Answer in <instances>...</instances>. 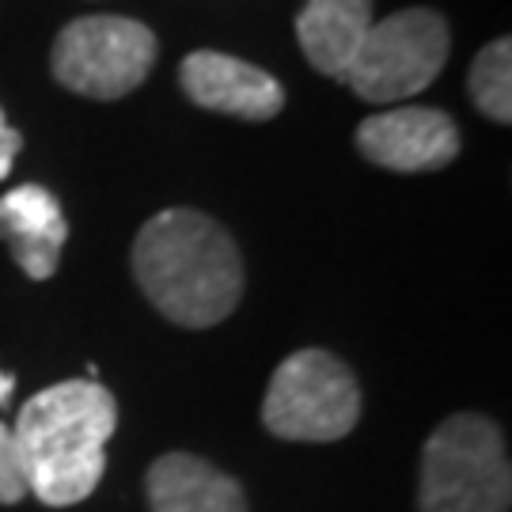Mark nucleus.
<instances>
[{"mask_svg":"<svg viewBox=\"0 0 512 512\" xmlns=\"http://www.w3.org/2000/svg\"><path fill=\"white\" fill-rule=\"evenodd\" d=\"M133 277L171 323H224L243 296V258L232 236L198 209H164L133 243Z\"/></svg>","mask_w":512,"mask_h":512,"instance_id":"obj_1","label":"nucleus"},{"mask_svg":"<svg viewBox=\"0 0 512 512\" xmlns=\"http://www.w3.org/2000/svg\"><path fill=\"white\" fill-rule=\"evenodd\" d=\"M114 425V395L95 380H65L27 399L12 429L27 490L54 509L92 497L107 471V440Z\"/></svg>","mask_w":512,"mask_h":512,"instance_id":"obj_2","label":"nucleus"},{"mask_svg":"<svg viewBox=\"0 0 512 512\" xmlns=\"http://www.w3.org/2000/svg\"><path fill=\"white\" fill-rule=\"evenodd\" d=\"M512 467L505 437L482 414H456L425 440L421 512H509Z\"/></svg>","mask_w":512,"mask_h":512,"instance_id":"obj_3","label":"nucleus"},{"mask_svg":"<svg viewBox=\"0 0 512 512\" xmlns=\"http://www.w3.org/2000/svg\"><path fill=\"white\" fill-rule=\"evenodd\" d=\"M448 61V23L429 8H406L368 27L346 65V88L365 103H406L425 92Z\"/></svg>","mask_w":512,"mask_h":512,"instance_id":"obj_4","label":"nucleus"},{"mask_svg":"<svg viewBox=\"0 0 512 512\" xmlns=\"http://www.w3.org/2000/svg\"><path fill=\"white\" fill-rule=\"evenodd\" d=\"M361 418L357 380L327 349H300L277 365L262 421L281 440H342Z\"/></svg>","mask_w":512,"mask_h":512,"instance_id":"obj_5","label":"nucleus"},{"mask_svg":"<svg viewBox=\"0 0 512 512\" xmlns=\"http://www.w3.org/2000/svg\"><path fill=\"white\" fill-rule=\"evenodd\" d=\"M54 76L88 99H122L145 84L156 65V35L126 16H84L61 27L54 42Z\"/></svg>","mask_w":512,"mask_h":512,"instance_id":"obj_6","label":"nucleus"},{"mask_svg":"<svg viewBox=\"0 0 512 512\" xmlns=\"http://www.w3.org/2000/svg\"><path fill=\"white\" fill-rule=\"evenodd\" d=\"M357 148L368 164L387 171H437L459 156V129L444 110L395 107L361 122Z\"/></svg>","mask_w":512,"mask_h":512,"instance_id":"obj_7","label":"nucleus"},{"mask_svg":"<svg viewBox=\"0 0 512 512\" xmlns=\"http://www.w3.org/2000/svg\"><path fill=\"white\" fill-rule=\"evenodd\" d=\"M179 84L198 107L243 122H270L285 107V88L266 69L217 50L186 54L179 65Z\"/></svg>","mask_w":512,"mask_h":512,"instance_id":"obj_8","label":"nucleus"},{"mask_svg":"<svg viewBox=\"0 0 512 512\" xmlns=\"http://www.w3.org/2000/svg\"><path fill=\"white\" fill-rule=\"evenodd\" d=\"M65 239L69 224L46 186L27 183L0 198V243L12 251L19 270L31 281H46L57 274Z\"/></svg>","mask_w":512,"mask_h":512,"instance_id":"obj_9","label":"nucleus"},{"mask_svg":"<svg viewBox=\"0 0 512 512\" xmlns=\"http://www.w3.org/2000/svg\"><path fill=\"white\" fill-rule=\"evenodd\" d=\"M152 512H247V494L209 459L171 452L148 467Z\"/></svg>","mask_w":512,"mask_h":512,"instance_id":"obj_10","label":"nucleus"},{"mask_svg":"<svg viewBox=\"0 0 512 512\" xmlns=\"http://www.w3.org/2000/svg\"><path fill=\"white\" fill-rule=\"evenodd\" d=\"M368 27H372V0H308L304 12L296 16V38L311 69L334 80H342L357 46L365 42Z\"/></svg>","mask_w":512,"mask_h":512,"instance_id":"obj_11","label":"nucleus"},{"mask_svg":"<svg viewBox=\"0 0 512 512\" xmlns=\"http://www.w3.org/2000/svg\"><path fill=\"white\" fill-rule=\"evenodd\" d=\"M467 88L475 107L497 122V126H509L512 122V42L509 38H497L490 42L471 65L467 76Z\"/></svg>","mask_w":512,"mask_h":512,"instance_id":"obj_12","label":"nucleus"},{"mask_svg":"<svg viewBox=\"0 0 512 512\" xmlns=\"http://www.w3.org/2000/svg\"><path fill=\"white\" fill-rule=\"evenodd\" d=\"M31 494L27 475H23V459H19L16 437L8 425H0V505H16Z\"/></svg>","mask_w":512,"mask_h":512,"instance_id":"obj_13","label":"nucleus"},{"mask_svg":"<svg viewBox=\"0 0 512 512\" xmlns=\"http://www.w3.org/2000/svg\"><path fill=\"white\" fill-rule=\"evenodd\" d=\"M19 148H23V137L12 129V122H8L4 110H0V179L12 175V164H16Z\"/></svg>","mask_w":512,"mask_h":512,"instance_id":"obj_14","label":"nucleus"},{"mask_svg":"<svg viewBox=\"0 0 512 512\" xmlns=\"http://www.w3.org/2000/svg\"><path fill=\"white\" fill-rule=\"evenodd\" d=\"M12 387H16V376H8V372H0V403H8V395H12Z\"/></svg>","mask_w":512,"mask_h":512,"instance_id":"obj_15","label":"nucleus"}]
</instances>
